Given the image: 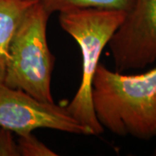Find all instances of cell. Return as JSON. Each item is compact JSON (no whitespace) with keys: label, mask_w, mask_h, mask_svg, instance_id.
Here are the masks:
<instances>
[{"label":"cell","mask_w":156,"mask_h":156,"mask_svg":"<svg viewBox=\"0 0 156 156\" xmlns=\"http://www.w3.org/2000/svg\"><path fill=\"white\" fill-rule=\"evenodd\" d=\"M91 96L95 116L104 129L140 140L156 136V67L125 75L100 63Z\"/></svg>","instance_id":"1"},{"label":"cell","mask_w":156,"mask_h":156,"mask_svg":"<svg viewBox=\"0 0 156 156\" xmlns=\"http://www.w3.org/2000/svg\"><path fill=\"white\" fill-rule=\"evenodd\" d=\"M126 13L121 10L101 8H78L59 12L62 28L77 43L83 58L80 86L66 108L73 118L90 129L93 135L104 131L93 108V79L102 50L122 24Z\"/></svg>","instance_id":"2"},{"label":"cell","mask_w":156,"mask_h":156,"mask_svg":"<svg viewBox=\"0 0 156 156\" xmlns=\"http://www.w3.org/2000/svg\"><path fill=\"white\" fill-rule=\"evenodd\" d=\"M50 17L37 1L24 12L11 41L4 84L42 101L54 102L51 77L55 58L46 33Z\"/></svg>","instance_id":"3"},{"label":"cell","mask_w":156,"mask_h":156,"mask_svg":"<svg viewBox=\"0 0 156 156\" xmlns=\"http://www.w3.org/2000/svg\"><path fill=\"white\" fill-rule=\"evenodd\" d=\"M0 128L17 135L37 128H50L76 134H92L72 117L66 105L42 101L28 93L0 85Z\"/></svg>","instance_id":"4"},{"label":"cell","mask_w":156,"mask_h":156,"mask_svg":"<svg viewBox=\"0 0 156 156\" xmlns=\"http://www.w3.org/2000/svg\"><path fill=\"white\" fill-rule=\"evenodd\" d=\"M119 72L142 69L156 61V0H134L108 42Z\"/></svg>","instance_id":"5"},{"label":"cell","mask_w":156,"mask_h":156,"mask_svg":"<svg viewBox=\"0 0 156 156\" xmlns=\"http://www.w3.org/2000/svg\"><path fill=\"white\" fill-rule=\"evenodd\" d=\"M36 0H0V85L4 84L10 44L18 23Z\"/></svg>","instance_id":"6"},{"label":"cell","mask_w":156,"mask_h":156,"mask_svg":"<svg viewBox=\"0 0 156 156\" xmlns=\"http://www.w3.org/2000/svg\"><path fill=\"white\" fill-rule=\"evenodd\" d=\"M50 15L54 12L78 9L101 8L121 10L128 12L134 5V0H36Z\"/></svg>","instance_id":"7"},{"label":"cell","mask_w":156,"mask_h":156,"mask_svg":"<svg viewBox=\"0 0 156 156\" xmlns=\"http://www.w3.org/2000/svg\"><path fill=\"white\" fill-rule=\"evenodd\" d=\"M19 154L23 156H56L57 154L51 150L32 133L18 135L17 141Z\"/></svg>","instance_id":"8"},{"label":"cell","mask_w":156,"mask_h":156,"mask_svg":"<svg viewBox=\"0 0 156 156\" xmlns=\"http://www.w3.org/2000/svg\"><path fill=\"white\" fill-rule=\"evenodd\" d=\"M17 143L14 140L12 132L0 128V156H19Z\"/></svg>","instance_id":"9"},{"label":"cell","mask_w":156,"mask_h":156,"mask_svg":"<svg viewBox=\"0 0 156 156\" xmlns=\"http://www.w3.org/2000/svg\"><path fill=\"white\" fill-rule=\"evenodd\" d=\"M155 154H156V151H155Z\"/></svg>","instance_id":"10"}]
</instances>
